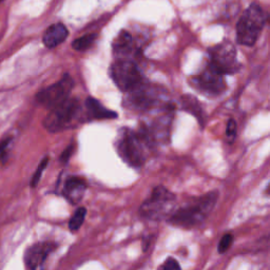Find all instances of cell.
I'll return each mask as SVG.
<instances>
[{
  "label": "cell",
  "mask_w": 270,
  "mask_h": 270,
  "mask_svg": "<svg viewBox=\"0 0 270 270\" xmlns=\"http://www.w3.org/2000/svg\"><path fill=\"white\" fill-rule=\"evenodd\" d=\"M10 142H11V139H7L0 143V159H1L5 153H7V149L10 145Z\"/></svg>",
  "instance_id": "cell-24"
},
{
  "label": "cell",
  "mask_w": 270,
  "mask_h": 270,
  "mask_svg": "<svg viewBox=\"0 0 270 270\" xmlns=\"http://www.w3.org/2000/svg\"><path fill=\"white\" fill-rule=\"evenodd\" d=\"M160 269H166V270H175V269H181V266L177 263L176 260L172 259V257H169L167 259V261L160 266Z\"/></svg>",
  "instance_id": "cell-22"
},
{
  "label": "cell",
  "mask_w": 270,
  "mask_h": 270,
  "mask_svg": "<svg viewBox=\"0 0 270 270\" xmlns=\"http://www.w3.org/2000/svg\"><path fill=\"white\" fill-rule=\"evenodd\" d=\"M115 147L119 157L128 165L139 168L147 159V151L150 143L141 131L123 128L118 132Z\"/></svg>",
  "instance_id": "cell-3"
},
{
  "label": "cell",
  "mask_w": 270,
  "mask_h": 270,
  "mask_svg": "<svg viewBox=\"0 0 270 270\" xmlns=\"http://www.w3.org/2000/svg\"><path fill=\"white\" fill-rule=\"evenodd\" d=\"M74 88V80L68 74H65L61 80L47 87L36 95V101L48 109L58 106L70 97L72 90Z\"/></svg>",
  "instance_id": "cell-8"
},
{
  "label": "cell",
  "mask_w": 270,
  "mask_h": 270,
  "mask_svg": "<svg viewBox=\"0 0 270 270\" xmlns=\"http://www.w3.org/2000/svg\"><path fill=\"white\" fill-rule=\"evenodd\" d=\"M56 248L57 244L54 242H41L30 246L25 254V264L27 268L35 270L43 267L48 256Z\"/></svg>",
  "instance_id": "cell-11"
},
{
  "label": "cell",
  "mask_w": 270,
  "mask_h": 270,
  "mask_svg": "<svg viewBox=\"0 0 270 270\" xmlns=\"http://www.w3.org/2000/svg\"><path fill=\"white\" fill-rule=\"evenodd\" d=\"M87 189L85 178L79 176H69L64 185L63 194L72 204L79 202Z\"/></svg>",
  "instance_id": "cell-12"
},
{
  "label": "cell",
  "mask_w": 270,
  "mask_h": 270,
  "mask_svg": "<svg viewBox=\"0 0 270 270\" xmlns=\"http://www.w3.org/2000/svg\"><path fill=\"white\" fill-rule=\"evenodd\" d=\"M131 46H132L131 35L128 32L122 31L118 34L115 40H114L113 51L119 58H122L123 56L126 55V54H128L131 51Z\"/></svg>",
  "instance_id": "cell-15"
},
{
  "label": "cell",
  "mask_w": 270,
  "mask_h": 270,
  "mask_svg": "<svg viewBox=\"0 0 270 270\" xmlns=\"http://www.w3.org/2000/svg\"><path fill=\"white\" fill-rule=\"evenodd\" d=\"M87 215V209L85 207H80L75 211L73 217L71 218L69 222V228L71 231H77L81 227L85 222V218Z\"/></svg>",
  "instance_id": "cell-18"
},
{
  "label": "cell",
  "mask_w": 270,
  "mask_h": 270,
  "mask_svg": "<svg viewBox=\"0 0 270 270\" xmlns=\"http://www.w3.org/2000/svg\"><path fill=\"white\" fill-rule=\"evenodd\" d=\"M224 76L218 70H215L211 64H208L205 70L193 77L191 83L195 89L209 96H217L223 93L226 89Z\"/></svg>",
  "instance_id": "cell-10"
},
{
  "label": "cell",
  "mask_w": 270,
  "mask_h": 270,
  "mask_svg": "<svg viewBox=\"0 0 270 270\" xmlns=\"http://www.w3.org/2000/svg\"><path fill=\"white\" fill-rule=\"evenodd\" d=\"M48 161H49V159L48 158H45L43 160L40 161V164L37 168V170H36V172L32 176V179H31V187L32 188H36L37 187V185L40 181V178L41 176H43V173L45 171V169L47 168V165H48Z\"/></svg>",
  "instance_id": "cell-19"
},
{
  "label": "cell",
  "mask_w": 270,
  "mask_h": 270,
  "mask_svg": "<svg viewBox=\"0 0 270 270\" xmlns=\"http://www.w3.org/2000/svg\"><path fill=\"white\" fill-rule=\"evenodd\" d=\"M166 90L143 80L133 89L126 92L124 106L135 111H149L163 107L173 110L171 104L166 101Z\"/></svg>",
  "instance_id": "cell-2"
},
{
  "label": "cell",
  "mask_w": 270,
  "mask_h": 270,
  "mask_svg": "<svg viewBox=\"0 0 270 270\" xmlns=\"http://www.w3.org/2000/svg\"><path fill=\"white\" fill-rule=\"evenodd\" d=\"M73 150H74V146H73V145L69 146L67 149L64 150V153L62 154V158H61V159H62L63 163H67V161H68L69 159H70V157L72 155V153H73Z\"/></svg>",
  "instance_id": "cell-23"
},
{
  "label": "cell",
  "mask_w": 270,
  "mask_h": 270,
  "mask_svg": "<svg viewBox=\"0 0 270 270\" xmlns=\"http://www.w3.org/2000/svg\"><path fill=\"white\" fill-rule=\"evenodd\" d=\"M86 112L83 113L86 118L89 119H113L117 117V113L107 109L97 99L88 97L85 103Z\"/></svg>",
  "instance_id": "cell-14"
},
{
  "label": "cell",
  "mask_w": 270,
  "mask_h": 270,
  "mask_svg": "<svg viewBox=\"0 0 270 270\" xmlns=\"http://www.w3.org/2000/svg\"><path fill=\"white\" fill-rule=\"evenodd\" d=\"M85 121L82 107L77 98L65 99L64 103L50 109L44 121V127L50 133H58Z\"/></svg>",
  "instance_id": "cell-4"
},
{
  "label": "cell",
  "mask_w": 270,
  "mask_h": 270,
  "mask_svg": "<svg viewBox=\"0 0 270 270\" xmlns=\"http://www.w3.org/2000/svg\"><path fill=\"white\" fill-rule=\"evenodd\" d=\"M176 197L163 186H158L151 195L142 204L140 214L143 218L152 221L163 220L173 212Z\"/></svg>",
  "instance_id": "cell-5"
},
{
  "label": "cell",
  "mask_w": 270,
  "mask_h": 270,
  "mask_svg": "<svg viewBox=\"0 0 270 270\" xmlns=\"http://www.w3.org/2000/svg\"><path fill=\"white\" fill-rule=\"evenodd\" d=\"M69 31L64 23H54V25L47 29V31L43 36L44 45L47 48H49V49H53V48H56L57 46L63 44L67 39Z\"/></svg>",
  "instance_id": "cell-13"
},
{
  "label": "cell",
  "mask_w": 270,
  "mask_h": 270,
  "mask_svg": "<svg viewBox=\"0 0 270 270\" xmlns=\"http://www.w3.org/2000/svg\"><path fill=\"white\" fill-rule=\"evenodd\" d=\"M233 243V236L230 233H227L223 238H221V241L219 243L218 251L220 254H225L226 251L231 247V245Z\"/></svg>",
  "instance_id": "cell-20"
},
{
  "label": "cell",
  "mask_w": 270,
  "mask_h": 270,
  "mask_svg": "<svg viewBox=\"0 0 270 270\" xmlns=\"http://www.w3.org/2000/svg\"><path fill=\"white\" fill-rule=\"evenodd\" d=\"M237 123L235 119L230 118L229 121L227 123V127H226V135L228 137H230V139H235L236 135H237Z\"/></svg>",
  "instance_id": "cell-21"
},
{
  "label": "cell",
  "mask_w": 270,
  "mask_h": 270,
  "mask_svg": "<svg viewBox=\"0 0 270 270\" xmlns=\"http://www.w3.org/2000/svg\"><path fill=\"white\" fill-rule=\"evenodd\" d=\"M182 106L185 109V111L191 113L192 115H194L197 119H199L202 125L204 124L205 114H204L202 107L195 97H193V96L191 95H184L182 97Z\"/></svg>",
  "instance_id": "cell-16"
},
{
  "label": "cell",
  "mask_w": 270,
  "mask_h": 270,
  "mask_svg": "<svg viewBox=\"0 0 270 270\" xmlns=\"http://www.w3.org/2000/svg\"><path fill=\"white\" fill-rule=\"evenodd\" d=\"M265 17L259 4H251L239 18L237 26V38L238 44L254 46L262 32Z\"/></svg>",
  "instance_id": "cell-6"
},
{
  "label": "cell",
  "mask_w": 270,
  "mask_h": 270,
  "mask_svg": "<svg viewBox=\"0 0 270 270\" xmlns=\"http://www.w3.org/2000/svg\"><path fill=\"white\" fill-rule=\"evenodd\" d=\"M210 55L211 62L209 64L223 75L237 73L241 67L237 61L236 48L229 43L215 46L210 52Z\"/></svg>",
  "instance_id": "cell-9"
},
{
  "label": "cell",
  "mask_w": 270,
  "mask_h": 270,
  "mask_svg": "<svg viewBox=\"0 0 270 270\" xmlns=\"http://www.w3.org/2000/svg\"><path fill=\"white\" fill-rule=\"evenodd\" d=\"M266 193H267L268 195H270V184L268 185V187H267V190H266Z\"/></svg>",
  "instance_id": "cell-25"
},
{
  "label": "cell",
  "mask_w": 270,
  "mask_h": 270,
  "mask_svg": "<svg viewBox=\"0 0 270 270\" xmlns=\"http://www.w3.org/2000/svg\"><path fill=\"white\" fill-rule=\"evenodd\" d=\"M110 76L123 92H128L143 80L141 70L131 59L118 58L110 68Z\"/></svg>",
  "instance_id": "cell-7"
},
{
  "label": "cell",
  "mask_w": 270,
  "mask_h": 270,
  "mask_svg": "<svg viewBox=\"0 0 270 270\" xmlns=\"http://www.w3.org/2000/svg\"><path fill=\"white\" fill-rule=\"evenodd\" d=\"M96 39V34H87L81 37L75 39L72 43V48L75 51H86L92 47L94 41Z\"/></svg>",
  "instance_id": "cell-17"
},
{
  "label": "cell",
  "mask_w": 270,
  "mask_h": 270,
  "mask_svg": "<svg viewBox=\"0 0 270 270\" xmlns=\"http://www.w3.org/2000/svg\"><path fill=\"white\" fill-rule=\"evenodd\" d=\"M218 197L219 193L217 191L197 197L172 212L168 222L171 225L183 228H192L200 225L211 213L218 202Z\"/></svg>",
  "instance_id": "cell-1"
}]
</instances>
